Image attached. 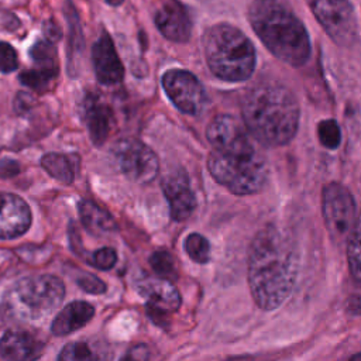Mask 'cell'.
<instances>
[{
	"label": "cell",
	"mask_w": 361,
	"mask_h": 361,
	"mask_svg": "<svg viewBox=\"0 0 361 361\" xmlns=\"http://www.w3.org/2000/svg\"><path fill=\"white\" fill-rule=\"evenodd\" d=\"M248 286L262 310H274L290 296L299 269L293 241L276 226L268 224L252 238L247 261Z\"/></svg>",
	"instance_id": "6da1fadb"
},
{
	"label": "cell",
	"mask_w": 361,
	"mask_h": 361,
	"mask_svg": "<svg viewBox=\"0 0 361 361\" xmlns=\"http://www.w3.org/2000/svg\"><path fill=\"white\" fill-rule=\"evenodd\" d=\"M241 113L251 137L265 147L285 145L298 131V100L279 83H259L251 87L243 97Z\"/></svg>",
	"instance_id": "7a4b0ae2"
},
{
	"label": "cell",
	"mask_w": 361,
	"mask_h": 361,
	"mask_svg": "<svg viewBox=\"0 0 361 361\" xmlns=\"http://www.w3.org/2000/svg\"><path fill=\"white\" fill-rule=\"evenodd\" d=\"M248 20L258 38L281 61L303 65L310 55V39L300 20L276 0H254Z\"/></svg>",
	"instance_id": "3957f363"
},
{
	"label": "cell",
	"mask_w": 361,
	"mask_h": 361,
	"mask_svg": "<svg viewBox=\"0 0 361 361\" xmlns=\"http://www.w3.org/2000/svg\"><path fill=\"white\" fill-rule=\"evenodd\" d=\"M207 169L217 183L240 196L261 192L268 179L267 161L254 145L252 137L212 148Z\"/></svg>",
	"instance_id": "277c9868"
},
{
	"label": "cell",
	"mask_w": 361,
	"mask_h": 361,
	"mask_svg": "<svg viewBox=\"0 0 361 361\" xmlns=\"http://www.w3.org/2000/svg\"><path fill=\"white\" fill-rule=\"evenodd\" d=\"M203 51L212 73L223 80L248 79L255 66V49L238 28L219 23L203 35Z\"/></svg>",
	"instance_id": "5b68a950"
},
{
	"label": "cell",
	"mask_w": 361,
	"mask_h": 361,
	"mask_svg": "<svg viewBox=\"0 0 361 361\" xmlns=\"http://www.w3.org/2000/svg\"><path fill=\"white\" fill-rule=\"evenodd\" d=\"M65 286L54 275L25 276L4 295L6 313L18 322H38L49 316L62 302Z\"/></svg>",
	"instance_id": "8992f818"
},
{
	"label": "cell",
	"mask_w": 361,
	"mask_h": 361,
	"mask_svg": "<svg viewBox=\"0 0 361 361\" xmlns=\"http://www.w3.org/2000/svg\"><path fill=\"white\" fill-rule=\"evenodd\" d=\"M307 4L336 44L350 47L357 41V20L348 0H307Z\"/></svg>",
	"instance_id": "52a82bcc"
},
{
	"label": "cell",
	"mask_w": 361,
	"mask_h": 361,
	"mask_svg": "<svg viewBox=\"0 0 361 361\" xmlns=\"http://www.w3.org/2000/svg\"><path fill=\"white\" fill-rule=\"evenodd\" d=\"M357 204L351 192L337 182L322 190V214L333 240L347 238L357 219Z\"/></svg>",
	"instance_id": "ba28073f"
},
{
	"label": "cell",
	"mask_w": 361,
	"mask_h": 361,
	"mask_svg": "<svg viewBox=\"0 0 361 361\" xmlns=\"http://www.w3.org/2000/svg\"><path fill=\"white\" fill-rule=\"evenodd\" d=\"M162 87L182 113L197 116L207 106V96L202 83L188 71L168 69L162 75Z\"/></svg>",
	"instance_id": "9c48e42d"
},
{
	"label": "cell",
	"mask_w": 361,
	"mask_h": 361,
	"mask_svg": "<svg viewBox=\"0 0 361 361\" xmlns=\"http://www.w3.org/2000/svg\"><path fill=\"white\" fill-rule=\"evenodd\" d=\"M116 158L121 172L135 183H149L158 175L157 154L140 140H121L116 147Z\"/></svg>",
	"instance_id": "30bf717a"
},
{
	"label": "cell",
	"mask_w": 361,
	"mask_h": 361,
	"mask_svg": "<svg viewBox=\"0 0 361 361\" xmlns=\"http://www.w3.org/2000/svg\"><path fill=\"white\" fill-rule=\"evenodd\" d=\"M162 190L175 221H183L195 212L196 197L188 175L182 169L172 171L162 179Z\"/></svg>",
	"instance_id": "8fae6325"
},
{
	"label": "cell",
	"mask_w": 361,
	"mask_h": 361,
	"mask_svg": "<svg viewBox=\"0 0 361 361\" xmlns=\"http://www.w3.org/2000/svg\"><path fill=\"white\" fill-rule=\"evenodd\" d=\"M154 18L159 32L169 41L182 44L190 38L192 21L188 10L180 1L161 0Z\"/></svg>",
	"instance_id": "7c38bea8"
},
{
	"label": "cell",
	"mask_w": 361,
	"mask_h": 361,
	"mask_svg": "<svg viewBox=\"0 0 361 361\" xmlns=\"http://www.w3.org/2000/svg\"><path fill=\"white\" fill-rule=\"evenodd\" d=\"M92 63L97 80L104 86L117 85L124 78V66L107 32L100 34V37L93 44Z\"/></svg>",
	"instance_id": "4fadbf2b"
},
{
	"label": "cell",
	"mask_w": 361,
	"mask_h": 361,
	"mask_svg": "<svg viewBox=\"0 0 361 361\" xmlns=\"http://www.w3.org/2000/svg\"><path fill=\"white\" fill-rule=\"evenodd\" d=\"M31 226V210L24 199L14 193L0 192V238L23 235Z\"/></svg>",
	"instance_id": "5bb4252c"
},
{
	"label": "cell",
	"mask_w": 361,
	"mask_h": 361,
	"mask_svg": "<svg viewBox=\"0 0 361 361\" xmlns=\"http://www.w3.org/2000/svg\"><path fill=\"white\" fill-rule=\"evenodd\" d=\"M138 290L145 298L149 313H172L180 306V295L168 279L145 278L138 283Z\"/></svg>",
	"instance_id": "9a60e30c"
},
{
	"label": "cell",
	"mask_w": 361,
	"mask_h": 361,
	"mask_svg": "<svg viewBox=\"0 0 361 361\" xmlns=\"http://www.w3.org/2000/svg\"><path fill=\"white\" fill-rule=\"evenodd\" d=\"M44 350V343L23 330H8L0 338V355L4 361H34Z\"/></svg>",
	"instance_id": "2e32d148"
},
{
	"label": "cell",
	"mask_w": 361,
	"mask_h": 361,
	"mask_svg": "<svg viewBox=\"0 0 361 361\" xmlns=\"http://www.w3.org/2000/svg\"><path fill=\"white\" fill-rule=\"evenodd\" d=\"M83 118L92 142L94 145H102L107 140L113 127L114 116L110 106L90 94L85 102Z\"/></svg>",
	"instance_id": "e0dca14e"
},
{
	"label": "cell",
	"mask_w": 361,
	"mask_h": 361,
	"mask_svg": "<svg viewBox=\"0 0 361 361\" xmlns=\"http://www.w3.org/2000/svg\"><path fill=\"white\" fill-rule=\"evenodd\" d=\"M94 314V307L87 302H72L54 319L51 330L56 336H65L86 326Z\"/></svg>",
	"instance_id": "ac0fdd59"
},
{
	"label": "cell",
	"mask_w": 361,
	"mask_h": 361,
	"mask_svg": "<svg viewBox=\"0 0 361 361\" xmlns=\"http://www.w3.org/2000/svg\"><path fill=\"white\" fill-rule=\"evenodd\" d=\"M111 350L106 343L80 340L66 344L59 353L58 361H111Z\"/></svg>",
	"instance_id": "d6986e66"
},
{
	"label": "cell",
	"mask_w": 361,
	"mask_h": 361,
	"mask_svg": "<svg viewBox=\"0 0 361 361\" xmlns=\"http://www.w3.org/2000/svg\"><path fill=\"white\" fill-rule=\"evenodd\" d=\"M65 17L69 27L68 48H66L68 68H69V75L76 76L79 69V59L82 58V52L85 48V41H83V32H82L78 11L69 0L65 3Z\"/></svg>",
	"instance_id": "ffe728a7"
},
{
	"label": "cell",
	"mask_w": 361,
	"mask_h": 361,
	"mask_svg": "<svg viewBox=\"0 0 361 361\" xmlns=\"http://www.w3.org/2000/svg\"><path fill=\"white\" fill-rule=\"evenodd\" d=\"M79 214L82 224L93 234L110 233L116 230V221L113 216L94 202L82 200L79 203Z\"/></svg>",
	"instance_id": "44dd1931"
},
{
	"label": "cell",
	"mask_w": 361,
	"mask_h": 361,
	"mask_svg": "<svg viewBox=\"0 0 361 361\" xmlns=\"http://www.w3.org/2000/svg\"><path fill=\"white\" fill-rule=\"evenodd\" d=\"M42 168L58 182L69 185L75 179V165L69 155L48 152L41 158Z\"/></svg>",
	"instance_id": "7402d4cb"
},
{
	"label": "cell",
	"mask_w": 361,
	"mask_h": 361,
	"mask_svg": "<svg viewBox=\"0 0 361 361\" xmlns=\"http://www.w3.org/2000/svg\"><path fill=\"white\" fill-rule=\"evenodd\" d=\"M28 56L32 61L34 66L59 71L58 68V51L55 48V42H51L47 38L37 39L28 49Z\"/></svg>",
	"instance_id": "603a6c76"
},
{
	"label": "cell",
	"mask_w": 361,
	"mask_h": 361,
	"mask_svg": "<svg viewBox=\"0 0 361 361\" xmlns=\"http://www.w3.org/2000/svg\"><path fill=\"white\" fill-rule=\"evenodd\" d=\"M59 71H49L32 66L30 69H24L18 75V80L23 86L35 90V92H47L52 87L58 78Z\"/></svg>",
	"instance_id": "cb8c5ba5"
},
{
	"label": "cell",
	"mask_w": 361,
	"mask_h": 361,
	"mask_svg": "<svg viewBox=\"0 0 361 361\" xmlns=\"http://www.w3.org/2000/svg\"><path fill=\"white\" fill-rule=\"evenodd\" d=\"M347 262L351 275L361 281V210L347 237Z\"/></svg>",
	"instance_id": "d4e9b609"
},
{
	"label": "cell",
	"mask_w": 361,
	"mask_h": 361,
	"mask_svg": "<svg viewBox=\"0 0 361 361\" xmlns=\"http://www.w3.org/2000/svg\"><path fill=\"white\" fill-rule=\"evenodd\" d=\"M183 248L189 258L197 264H206L210 259V244L206 237L199 233H190L186 235Z\"/></svg>",
	"instance_id": "484cf974"
},
{
	"label": "cell",
	"mask_w": 361,
	"mask_h": 361,
	"mask_svg": "<svg viewBox=\"0 0 361 361\" xmlns=\"http://www.w3.org/2000/svg\"><path fill=\"white\" fill-rule=\"evenodd\" d=\"M149 264L154 269V272L164 279H173L176 276V268H175V259L173 257L164 250L155 251L149 257Z\"/></svg>",
	"instance_id": "4316f807"
},
{
	"label": "cell",
	"mask_w": 361,
	"mask_h": 361,
	"mask_svg": "<svg viewBox=\"0 0 361 361\" xmlns=\"http://www.w3.org/2000/svg\"><path fill=\"white\" fill-rule=\"evenodd\" d=\"M317 135H319V141L323 147L329 148V149H334L340 145L341 142V131L340 127L337 124L336 120L329 118V120H323L319 123L317 126Z\"/></svg>",
	"instance_id": "83f0119b"
},
{
	"label": "cell",
	"mask_w": 361,
	"mask_h": 361,
	"mask_svg": "<svg viewBox=\"0 0 361 361\" xmlns=\"http://www.w3.org/2000/svg\"><path fill=\"white\" fill-rule=\"evenodd\" d=\"M17 68H18V54L16 48L7 41H0V72L10 73Z\"/></svg>",
	"instance_id": "f1b7e54d"
},
{
	"label": "cell",
	"mask_w": 361,
	"mask_h": 361,
	"mask_svg": "<svg viewBox=\"0 0 361 361\" xmlns=\"http://www.w3.org/2000/svg\"><path fill=\"white\" fill-rule=\"evenodd\" d=\"M116 261H117V254L110 247H103L94 251L92 255V262L99 269H110L114 267Z\"/></svg>",
	"instance_id": "f546056e"
},
{
	"label": "cell",
	"mask_w": 361,
	"mask_h": 361,
	"mask_svg": "<svg viewBox=\"0 0 361 361\" xmlns=\"http://www.w3.org/2000/svg\"><path fill=\"white\" fill-rule=\"evenodd\" d=\"M76 283L87 293H93V295H99L103 293L106 290V283L99 279L96 275L93 274H82L80 276H78Z\"/></svg>",
	"instance_id": "4dcf8cb0"
},
{
	"label": "cell",
	"mask_w": 361,
	"mask_h": 361,
	"mask_svg": "<svg viewBox=\"0 0 361 361\" xmlns=\"http://www.w3.org/2000/svg\"><path fill=\"white\" fill-rule=\"evenodd\" d=\"M20 172V164L14 159L4 158L0 161V176L7 178V176H14Z\"/></svg>",
	"instance_id": "1f68e13d"
},
{
	"label": "cell",
	"mask_w": 361,
	"mask_h": 361,
	"mask_svg": "<svg viewBox=\"0 0 361 361\" xmlns=\"http://www.w3.org/2000/svg\"><path fill=\"white\" fill-rule=\"evenodd\" d=\"M44 35H45L44 38L49 39L51 42H56L62 37V30H61V27L55 21L49 20V21H47L44 24Z\"/></svg>",
	"instance_id": "d6a6232c"
},
{
	"label": "cell",
	"mask_w": 361,
	"mask_h": 361,
	"mask_svg": "<svg viewBox=\"0 0 361 361\" xmlns=\"http://www.w3.org/2000/svg\"><path fill=\"white\" fill-rule=\"evenodd\" d=\"M347 312L351 314H361V286L350 295L347 300Z\"/></svg>",
	"instance_id": "836d02e7"
},
{
	"label": "cell",
	"mask_w": 361,
	"mask_h": 361,
	"mask_svg": "<svg viewBox=\"0 0 361 361\" xmlns=\"http://www.w3.org/2000/svg\"><path fill=\"white\" fill-rule=\"evenodd\" d=\"M148 355V351L144 345H138L131 348L126 355H123V358L120 361H145Z\"/></svg>",
	"instance_id": "e575fe53"
},
{
	"label": "cell",
	"mask_w": 361,
	"mask_h": 361,
	"mask_svg": "<svg viewBox=\"0 0 361 361\" xmlns=\"http://www.w3.org/2000/svg\"><path fill=\"white\" fill-rule=\"evenodd\" d=\"M32 97L28 94V93H24L21 92L17 99H16V110L17 111H25L28 109V106L32 104Z\"/></svg>",
	"instance_id": "d590c367"
},
{
	"label": "cell",
	"mask_w": 361,
	"mask_h": 361,
	"mask_svg": "<svg viewBox=\"0 0 361 361\" xmlns=\"http://www.w3.org/2000/svg\"><path fill=\"white\" fill-rule=\"evenodd\" d=\"M107 4H110V6H120L124 0H104Z\"/></svg>",
	"instance_id": "8d00e7d4"
},
{
	"label": "cell",
	"mask_w": 361,
	"mask_h": 361,
	"mask_svg": "<svg viewBox=\"0 0 361 361\" xmlns=\"http://www.w3.org/2000/svg\"><path fill=\"white\" fill-rule=\"evenodd\" d=\"M348 361H361V353H358V354H355V355H353Z\"/></svg>",
	"instance_id": "74e56055"
}]
</instances>
